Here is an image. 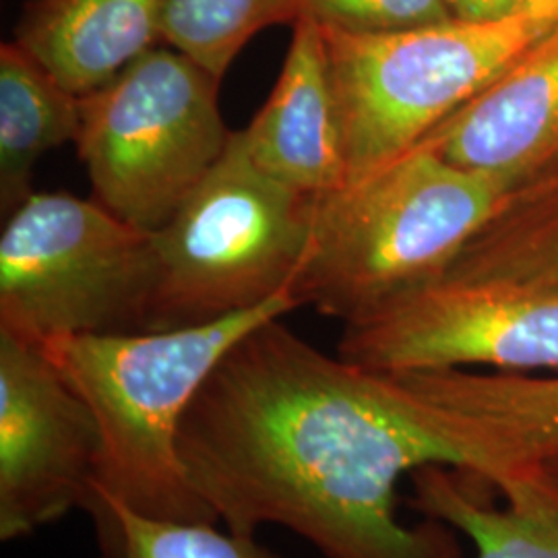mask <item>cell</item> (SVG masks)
<instances>
[{
	"label": "cell",
	"instance_id": "14",
	"mask_svg": "<svg viewBox=\"0 0 558 558\" xmlns=\"http://www.w3.org/2000/svg\"><path fill=\"white\" fill-rule=\"evenodd\" d=\"M168 0H29L15 41L75 96L114 80L161 41Z\"/></svg>",
	"mask_w": 558,
	"mask_h": 558
},
{
	"label": "cell",
	"instance_id": "8",
	"mask_svg": "<svg viewBox=\"0 0 558 558\" xmlns=\"http://www.w3.org/2000/svg\"><path fill=\"white\" fill-rule=\"evenodd\" d=\"M338 356L385 375L558 373V290L433 279L343 323Z\"/></svg>",
	"mask_w": 558,
	"mask_h": 558
},
{
	"label": "cell",
	"instance_id": "9",
	"mask_svg": "<svg viewBox=\"0 0 558 558\" xmlns=\"http://www.w3.org/2000/svg\"><path fill=\"white\" fill-rule=\"evenodd\" d=\"M101 437L40 341L0 327V539L96 507Z\"/></svg>",
	"mask_w": 558,
	"mask_h": 558
},
{
	"label": "cell",
	"instance_id": "15",
	"mask_svg": "<svg viewBox=\"0 0 558 558\" xmlns=\"http://www.w3.org/2000/svg\"><path fill=\"white\" fill-rule=\"evenodd\" d=\"M440 278L558 290V158L505 193Z\"/></svg>",
	"mask_w": 558,
	"mask_h": 558
},
{
	"label": "cell",
	"instance_id": "4",
	"mask_svg": "<svg viewBox=\"0 0 558 558\" xmlns=\"http://www.w3.org/2000/svg\"><path fill=\"white\" fill-rule=\"evenodd\" d=\"M315 197L253 161L242 131L177 216L154 232L156 288L145 331L195 327L290 294Z\"/></svg>",
	"mask_w": 558,
	"mask_h": 558
},
{
	"label": "cell",
	"instance_id": "17",
	"mask_svg": "<svg viewBox=\"0 0 558 558\" xmlns=\"http://www.w3.org/2000/svg\"><path fill=\"white\" fill-rule=\"evenodd\" d=\"M296 17L294 0H168L161 41L221 81L253 36Z\"/></svg>",
	"mask_w": 558,
	"mask_h": 558
},
{
	"label": "cell",
	"instance_id": "19",
	"mask_svg": "<svg viewBox=\"0 0 558 558\" xmlns=\"http://www.w3.org/2000/svg\"><path fill=\"white\" fill-rule=\"evenodd\" d=\"M294 7L299 17L345 34H387L456 20L447 0H294Z\"/></svg>",
	"mask_w": 558,
	"mask_h": 558
},
{
	"label": "cell",
	"instance_id": "10",
	"mask_svg": "<svg viewBox=\"0 0 558 558\" xmlns=\"http://www.w3.org/2000/svg\"><path fill=\"white\" fill-rule=\"evenodd\" d=\"M442 160L511 189L558 158V21L424 140Z\"/></svg>",
	"mask_w": 558,
	"mask_h": 558
},
{
	"label": "cell",
	"instance_id": "18",
	"mask_svg": "<svg viewBox=\"0 0 558 558\" xmlns=\"http://www.w3.org/2000/svg\"><path fill=\"white\" fill-rule=\"evenodd\" d=\"M218 521L149 518L110 502L101 558H283L257 534L220 530Z\"/></svg>",
	"mask_w": 558,
	"mask_h": 558
},
{
	"label": "cell",
	"instance_id": "11",
	"mask_svg": "<svg viewBox=\"0 0 558 558\" xmlns=\"http://www.w3.org/2000/svg\"><path fill=\"white\" fill-rule=\"evenodd\" d=\"M278 83L242 137L269 177L319 197L348 182L338 100L319 23L299 17Z\"/></svg>",
	"mask_w": 558,
	"mask_h": 558
},
{
	"label": "cell",
	"instance_id": "2",
	"mask_svg": "<svg viewBox=\"0 0 558 558\" xmlns=\"http://www.w3.org/2000/svg\"><path fill=\"white\" fill-rule=\"evenodd\" d=\"M296 308L292 294H281L257 308L195 327L40 341L100 428L92 511L98 536L106 530L110 502L149 518L220 523L184 470L182 420L240 339Z\"/></svg>",
	"mask_w": 558,
	"mask_h": 558
},
{
	"label": "cell",
	"instance_id": "6",
	"mask_svg": "<svg viewBox=\"0 0 558 558\" xmlns=\"http://www.w3.org/2000/svg\"><path fill=\"white\" fill-rule=\"evenodd\" d=\"M221 81L174 48H154L81 96L75 141L94 199L158 232L226 154Z\"/></svg>",
	"mask_w": 558,
	"mask_h": 558
},
{
	"label": "cell",
	"instance_id": "5",
	"mask_svg": "<svg viewBox=\"0 0 558 558\" xmlns=\"http://www.w3.org/2000/svg\"><path fill=\"white\" fill-rule=\"evenodd\" d=\"M515 13L387 34L323 29L348 160V182L416 147L505 73L557 23Z\"/></svg>",
	"mask_w": 558,
	"mask_h": 558
},
{
	"label": "cell",
	"instance_id": "20",
	"mask_svg": "<svg viewBox=\"0 0 558 558\" xmlns=\"http://www.w3.org/2000/svg\"><path fill=\"white\" fill-rule=\"evenodd\" d=\"M459 21H497L521 13V0H447Z\"/></svg>",
	"mask_w": 558,
	"mask_h": 558
},
{
	"label": "cell",
	"instance_id": "1",
	"mask_svg": "<svg viewBox=\"0 0 558 558\" xmlns=\"http://www.w3.org/2000/svg\"><path fill=\"white\" fill-rule=\"evenodd\" d=\"M180 456L230 530L281 525L325 558H461L451 527L398 515L401 476L468 470L449 412L396 375L323 354L281 319L240 339L201 387Z\"/></svg>",
	"mask_w": 558,
	"mask_h": 558
},
{
	"label": "cell",
	"instance_id": "7",
	"mask_svg": "<svg viewBox=\"0 0 558 558\" xmlns=\"http://www.w3.org/2000/svg\"><path fill=\"white\" fill-rule=\"evenodd\" d=\"M156 242L98 201L34 193L0 236V327L34 341L145 331Z\"/></svg>",
	"mask_w": 558,
	"mask_h": 558
},
{
	"label": "cell",
	"instance_id": "21",
	"mask_svg": "<svg viewBox=\"0 0 558 558\" xmlns=\"http://www.w3.org/2000/svg\"><path fill=\"white\" fill-rule=\"evenodd\" d=\"M519 11L558 20V0H521Z\"/></svg>",
	"mask_w": 558,
	"mask_h": 558
},
{
	"label": "cell",
	"instance_id": "12",
	"mask_svg": "<svg viewBox=\"0 0 558 558\" xmlns=\"http://www.w3.org/2000/svg\"><path fill=\"white\" fill-rule=\"evenodd\" d=\"M412 505L470 539L474 558H558V458L482 480L447 465L412 474Z\"/></svg>",
	"mask_w": 558,
	"mask_h": 558
},
{
	"label": "cell",
	"instance_id": "13",
	"mask_svg": "<svg viewBox=\"0 0 558 558\" xmlns=\"http://www.w3.org/2000/svg\"><path fill=\"white\" fill-rule=\"evenodd\" d=\"M396 377L451 414L468 474L482 482L509 465L558 458V373L439 371Z\"/></svg>",
	"mask_w": 558,
	"mask_h": 558
},
{
	"label": "cell",
	"instance_id": "16",
	"mask_svg": "<svg viewBox=\"0 0 558 558\" xmlns=\"http://www.w3.org/2000/svg\"><path fill=\"white\" fill-rule=\"evenodd\" d=\"M81 98L62 87L17 41L0 46V207L13 214L34 195V168L77 141Z\"/></svg>",
	"mask_w": 558,
	"mask_h": 558
},
{
	"label": "cell",
	"instance_id": "3",
	"mask_svg": "<svg viewBox=\"0 0 558 558\" xmlns=\"http://www.w3.org/2000/svg\"><path fill=\"white\" fill-rule=\"evenodd\" d=\"M511 186L418 143L315 197L313 230L290 294L343 323L445 274Z\"/></svg>",
	"mask_w": 558,
	"mask_h": 558
}]
</instances>
